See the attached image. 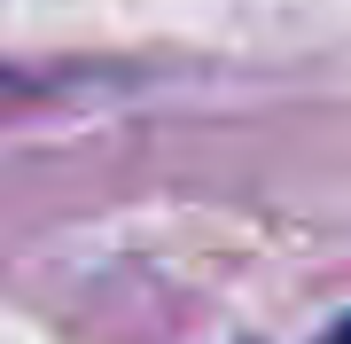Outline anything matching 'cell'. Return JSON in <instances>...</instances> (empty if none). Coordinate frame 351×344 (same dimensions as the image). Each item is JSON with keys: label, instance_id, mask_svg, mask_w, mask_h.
Wrapping results in <instances>:
<instances>
[{"label": "cell", "instance_id": "1", "mask_svg": "<svg viewBox=\"0 0 351 344\" xmlns=\"http://www.w3.org/2000/svg\"><path fill=\"white\" fill-rule=\"evenodd\" d=\"M336 344H351V321H343V329H336Z\"/></svg>", "mask_w": 351, "mask_h": 344}]
</instances>
